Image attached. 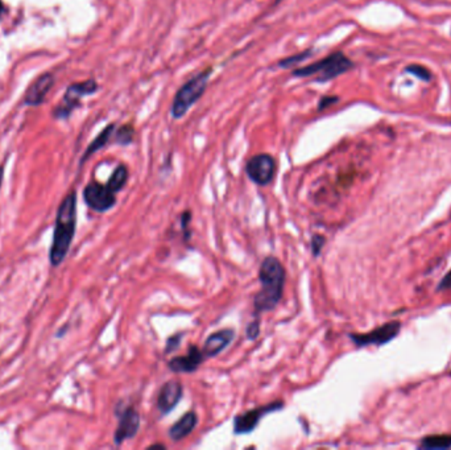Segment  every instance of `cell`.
<instances>
[{
	"label": "cell",
	"instance_id": "19",
	"mask_svg": "<svg viewBox=\"0 0 451 450\" xmlns=\"http://www.w3.org/2000/svg\"><path fill=\"white\" fill-rule=\"evenodd\" d=\"M133 139V129L131 126H123L122 129H119L118 134H117V141L123 144V146H127L131 141Z\"/></svg>",
	"mask_w": 451,
	"mask_h": 450
},
{
	"label": "cell",
	"instance_id": "18",
	"mask_svg": "<svg viewBox=\"0 0 451 450\" xmlns=\"http://www.w3.org/2000/svg\"><path fill=\"white\" fill-rule=\"evenodd\" d=\"M129 181V169L126 165H119L117 167V169L112 172L111 177L108 179L107 186L117 194L118 192H120L126 184Z\"/></svg>",
	"mask_w": 451,
	"mask_h": 450
},
{
	"label": "cell",
	"instance_id": "14",
	"mask_svg": "<svg viewBox=\"0 0 451 450\" xmlns=\"http://www.w3.org/2000/svg\"><path fill=\"white\" fill-rule=\"evenodd\" d=\"M53 84L54 77L52 75H44L39 77L28 89L25 98H24V103L28 106L41 105Z\"/></svg>",
	"mask_w": 451,
	"mask_h": 450
},
{
	"label": "cell",
	"instance_id": "22",
	"mask_svg": "<svg viewBox=\"0 0 451 450\" xmlns=\"http://www.w3.org/2000/svg\"><path fill=\"white\" fill-rule=\"evenodd\" d=\"M260 334V320L256 319L255 321L251 322L246 329V335L249 341L256 340Z\"/></svg>",
	"mask_w": 451,
	"mask_h": 450
},
{
	"label": "cell",
	"instance_id": "23",
	"mask_svg": "<svg viewBox=\"0 0 451 450\" xmlns=\"http://www.w3.org/2000/svg\"><path fill=\"white\" fill-rule=\"evenodd\" d=\"M181 340H183V334H181V333H180V334H176V335H173V337H171V338L168 340V342H166V347H165V354L172 353V352H174V350H177V349L180 347V345H181Z\"/></svg>",
	"mask_w": 451,
	"mask_h": 450
},
{
	"label": "cell",
	"instance_id": "21",
	"mask_svg": "<svg viewBox=\"0 0 451 450\" xmlns=\"http://www.w3.org/2000/svg\"><path fill=\"white\" fill-rule=\"evenodd\" d=\"M407 72L412 73L413 75H416V77H419L422 81H429L430 79L429 70H428L426 68H424V66L412 65V66L407 68Z\"/></svg>",
	"mask_w": 451,
	"mask_h": 450
},
{
	"label": "cell",
	"instance_id": "13",
	"mask_svg": "<svg viewBox=\"0 0 451 450\" xmlns=\"http://www.w3.org/2000/svg\"><path fill=\"white\" fill-rule=\"evenodd\" d=\"M234 338H235V332L233 329H222L210 334L206 338L202 347L206 359L219 355L230 343L234 341Z\"/></svg>",
	"mask_w": 451,
	"mask_h": 450
},
{
	"label": "cell",
	"instance_id": "7",
	"mask_svg": "<svg viewBox=\"0 0 451 450\" xmlns=\"http://www.w3.org/2000/svg\"><path fill=\"white\" fill-rule=\"evenodd\" d=\"M276 169H277L276 160L267 153L252 156L246 165L248 179L259 186L268 185L273 180Z\"/></svg>",
	"mask_w": 451,
	"mask_h": 450
},
{
	"label": "cell",
	"instance_id": "17",
	"mask_svg": "<svg viewBox=\"0 0 451 450\" xmlns=\"http://www.w3.org/2000/svg\"><path fill=\"white\" fill-rule=\"evenodd\" d=\"M112 132H114V124H111V126H108V127L103 129V131L98 135L97 138L94 139V141L87 147L85 155L82 156L81 164H82V162H85V161H86L87 159L93 155V153H96L97 150H100V148H103V147L107 144L108 140H110L111 135H112Z\"/></svg>",
	"mask_w": 451,
	"mask_h": 450
},
{
	"label": "cell",
	"instance_id": "16",
	"mask_svg": "<svg viewBox=\"0 0 451 450\" xmlns=\"http://www.w3.org/2000/svg\"><path fill=\"white\" fill-rule=\"evenodd\" d=\"M421 449L445 450L451 448V435H433L421 441Z\"/></svg>",
	"mask_w": 451,
	"mask_h": 450
},
{
	"label": "cell",
	"instance_id": "2",
	"mask_svg": "<svg viewBox=\"0 0 451 450\" xmlns=\"http://www.w3.org/2000/svg\"><path fill=\"white\" fill-rule=\"evenodd\" d=\"M77 229V193L70 192L60 204L55 224H54L53 239L49 250L51 266L58 267L69 254L73 243Z\"/></svg>",
	"mask_w": 451,
	"mask_h": 450
},
{
	"label": "cell",
	"instance_id": "15",
	"mask_svg": "<svg viewBox=\"0 0 451 450\" xmlns=\"http://www.w3.org/2000/svg\"><path fill=\"white\" fill-rule=\"evenodd\" d=\"M197 425H198V415L194 411H189L169 428L168 430L169 439L176 442L186 439L189 435L193 433Z\"/></svg>",
	"mask_w": 451,
	"mask_h": 450
},
{
	"label": "cell",
	"instance_id": "6",
	"mask_svg": "<svg viewBox=\"0 0 451 450\" xmlns=\"http://www.w3.org/2000/svg\"><path fill=\"white\" fill-rule=\"evenodd\" d=\"M84 201L85 204L97 213H106L117 204V194L103 184H87L84 189Z\"/></svg>",
	"mask_w": 451,
	"mask_h": 450
},
{
	"label": "cell",
	"instance_id": "26",
	"mask_svg": "<svg viewBox=\"0 0 451 450\" xmlns=\"http://www.w3.org/2000/svg\"><path fill=\"white\" fill-rule=\"evenodd\" d=\"M3 179H4V167H0V189H1Z\"/></svg>",
	"mask_w": 451,
	"mask_h": 450
},
{
	"label": "cell",
	"instance_id": "11",
	"mask_svg": "<svg viewBox=\"0 0 451 450\" xmlns=\"http://www.w3.org/2000/svg\"><path fill=\"white\" fill-rule=\"evenodd\" d=\"M206 361L202 349L190 346L188 354L183 356H174L168 362V368L176 374H192Z\"/></svg>",
	"mask_w": 451,
	"mask_h": 450
},
{
	"label": "cell",
	"instance_id": "5",
	"mask_svg": "<svg viewBox=\"0 0 451 450\" xmlns=\"http://www.w3.org/2000/svg\"><path fill=\"white\" fill-rule=\"evenodd\" d=\"M97 89V82L93 79L70 86L65 93L61 105H58V108L54 110V117L57 119L67 118L72 114V111L79 106L81 99L85 96H90V94L96 93Z\"/></svg>",
	"mask_w": 451,
	"mask_h": 450
},
{
	"label": "cell",
	"instance_id": "1",
	"mask_svg": "<svg viewBox=\"0 0 451 450\" xmlns=\"http://www.w3.org/2000/svg\"><path fill=\"white\" fill-rule=\"evenodd\" d=\"M287 271L277 257H266L260 266L259 281L261 288L255 295L254 307L256 317L263 311H273L284 295Z\"/></svg>",
	"mask_w": 451,
	"mask_h": 450
},
{
	"label": "cell",
	"instance_id": "24",
	"mask_svg": "<svg viewBox=\"0 0 451 450\" xmlns=\"http://www.w3.org/2000/svg\"><path fill=\"white\" fill-rule=\"evenodd\" d=\"M451 290V271L445 275V278L440 280V283L438 284V287H437L438 292H440V290L445 292V290Z\"/></svg>",
	"mask_w": 451,
	"mask_h": 450
},
{
	"label": "cell",
	"instance_id": "4",
	"mask_svg": "<svg viewBox=\"0 0 451 450\" xmlns=\"http://www.w3.org/2000/svg\"><path fill=\"white\" fill-rule=\"evenodd\" d=\"M353 68V63L344 53H334L318 63L301 68L293 72L296 77L317 75V81H330L338 75H344Z\"/></svg>",
	"mask_w": 451,
	"mask_h": 450
},
{
	"label": "cell",
	"instance_id": "3",
	"mask_svg": "<svg viewBox=\"0 0 451 450\" xmlns=\"http://www.w3.org/2000/svg\"><path fill=\"white\" fill-rule=\"evenodd\" d=\"M213 69L207 68L200 75H195L189 79L185 85L177 91L172 103V115L176 119L183 118L194 103L202 97V94L207 87V82L210 79Z\"/></svg>",
	"mask_w": 451,
	"mask_h": 450
},
{
	"label": "cell",
	"instance_id": "9",
	"mask_svg": "<svg viewBox=\"0 0 451 450\" xmlns=\"http://www.w3.org/2000/svg\"><path fill=\"white\" fill-rule=\"evenodd\" d=\"M400 330H401L400 322H388L380 328H376L372 332L365 333V334H350V338L358 347H365L371 345L381 346L395 340Z\"/></svg>",
	"mask_w": 451,
	"mask_h": 450
},
{
	"label": "cell",
	"instance_id": "25",
	"mask_svg": "<svg viewBox=\"0 0 451 450\" xmlns=\"http://www.w3.org/2000/svg\"><path fill=\"white\" fill-rule=\"evenodd\" d=\"M336 101H338L336 98L325 97L322 101H321V103H320V108H326V105H330V103L336 102Z\"/></svg>",
	"mask_w": 451,
	"mask_h": 450
},
{
	"label": "cell",
	"instance_id": "27",
	"mask_svg": "<svg viewBox=\"0 0 451 450\" xmlns=\"http://www.w3.org/2000/svg\"><path fill=\"white\" fill-rule=\"evenodd\" d=\"M155 448L165 449V445H162V444H157V445H150V446H148V449H155Z\"/></svg>",
	"mask_w": 451,
	"mask_h": 450
},
{
	"label": "cell",
	"instance_id": "20",
	"mask_svg": "<svg viewBox=\"0 0 451 450\" xmlns=\"http://www.w3.org/2000/svg\"><path fill=\"white\" fill-rule=\"evenodd\" d=\"M326 243L325 236L321 234H314L312 236V242H311V248H312L313 257H320L322 252L323 246Z\"/></svg>",
	"mask_w": 451,
	"mask_h": 450
},
{
	"label": "cell",
	"instance_id": "12",
	"mask_svg": "<svg viewBox=\"0 0 451 450\" xmlns=\"http://www.w3.org/2000/svg\"><path fill=\"white\" fill-rule=\"evenodd\" d=\"M183 387L178 380H169L162 387L157 397V408L162 415L171 413L177 404L181 401Z\"/></svg>",
	"mask_w": 451,
	"mask_h": 450
},
{
	"label": "cell",
	"instance_id": "28",
	"mask_svg": "<svg viewBox=\"0 0 451 450\" xmlns=\"http://www.w3.org/2000/svg\"><path fill=\"white\" fill-rule=\"evenodd\" d=\"M3 11H4V7H3V3H1V0H0V18H1V15H3Z\"/></svg>",
	"mask_w": 451,
	"mask_h": 450
},
{
	"label": "cell",
	"instance_id": "8",
	"mask_svg": "<svg viewBox=\"0 0 451 450\" xmlns=\"http://www.w3.org/2000/svg\"><path fill=\"white\" fill-rule=\"evenodd\" d=\"M282 408H284V401L276 400V401H272L266 406L254 408L242 415H237L234 418V433L235 435H248V433L254 432L258 427L259 423L261 421V418H264L266 415L276 412V411H281Z\"/></svg>",
	"mask_w": 451,
	"mask_h": 450
},
{
	"label": "cell",
	"instance_id": "10",
	"mask_svg": "<svg viewBox=\"0 0 451 450\" xmlns=\"http://www.w3.org/2000/svg\"><path fill=\"white\" fill-rule=\"evenodd\" d=\"M119 418L118 428L114 435L115 445H122L126 439H133L140 428L139 412L133 407L117 408Z\"/></svg>",
	"mask_w": 451,
	"mask_h": 450
}]
</instances>
